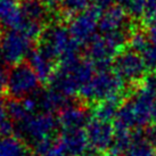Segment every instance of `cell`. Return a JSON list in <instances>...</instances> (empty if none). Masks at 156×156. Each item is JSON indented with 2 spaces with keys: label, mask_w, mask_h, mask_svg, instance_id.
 I'll return each instance as SVG.
<instances>
[{
  "label": "cell",
  "mask_w": 156,
  "mask_h": 156,
  "mask_svg": "<svg viewBox=\"0 0 156 156\" xmlns=\"http://www.w3.org/2000/svg\"><path fill=\"white\" fill-rule=\"evenodd\" d=\"M156 98V88L149 80L133 88L129 97L121 103L114 120L115 129L141 130L152 121L153 105Z\"/></svg>",
  "instance_id": "6da1fadb"
},
{
  "label": "cell",
  "mask_w": 156,
  "mask_h": 156,
  "mask_svg": "<svg viewBox=\"0 0 156 156\" xmlns=\"http://www.w3.org/2000/svg\"><path fill=\"white\" fill-rule=\"evenodd\" d=\"M128 94L126 82L109 67L97 69L95 74L79 92L84 103H99L104 100L123 101Z\"/></svg>",
  "instance_id": "7a4b0ae2"
},
{
  "label": "cell",
  "mask_w": 156,
  "mask_h": 156,
  "mask_svg": "<svg viewBox=\"0 0 156 156\" xmlns=\"http://www.w3.org/2000/svg\"><path fill=\"white\" fill-rule=\"evenodd\" d=\"M96 65L89 58L79 59L69 64H59L49 81L50 88L59 91L66 97L79 95V92L95 74Z\"/></svg>",
  "instance_id": "3957f363"
},
{
  "label": "cell",
  "mask_w": 156,
  "mask_h": 156,
  "mask_svg": "<svg viewBox=\"0 0 156 156\" xmlns=\"http://www.w3.org/2000/svg\"><path fill=\"white\" fill-rule=\"evenodd\" d=\"M130 31H117L111 33L96 34L87 47V58L97 69H105L111 65L119 52L128 47Z\"/></svg>",
  "instance_id": "277c9868"
},
{
  "label": "cell",
  "mask_w": 156,
  "mask_h": 156,
  "mask_svg": "<svg viewBox=\"0 0 156 156\" xmlns=\"http://www.w3.org/2000/svg\"><path fill=\"white\" fill-rule=\"evenodd\" d=\"M40 84L41 81L38 74L29 62L24 61L10 66L5 91L10 99H23L38 92Z\"/></svg>",
  "instance_id": "5b68a950"
},
{
  "label": "cell",
  "mask_w": 156,
  "mask_h": 156,
  "mask_svg": "<svg viewBox=\"0 0 156 156\" xmlns=\"http://www.w3.org/2000/svg\"><path fill=\"white\" fill-rule=\"evenodd\" d=\"M17 129L18 137L35 145L41 140L54 137L58 126V120L54 116V113L37 112L25 117L17 124H14Z\"/></svg>",
  "instance_id": "8992f818"
},
{
  "label": "cell",
  "mask_w": 156,
  "mask_h": 156,
  "mask_svg": "<svg viewBox=\"0 0 156 156\" xmlns=\"http://www.w3.org/2000/svg\"><path fill=\"white\" fill-rule=\"evenodd\" d=\"M113 69L132 88L140 86L147 80L148 67L140 52L124 48L113 61Z\"/></svg>",
  "instance_id": "52a82bcc"
},
{
  "label": "cell",
  "mask_w": 156,
  "mask_h": 156,
  "mask_svg": "<svg viewBox=\"0 0 156 156\" xmlns=\"http://www.w3.org/2000/svg\"><path fill=\"white\" fill-rule=\"evenodd\" d=\"M37 44L33 39L18 30H7L0 33V58L12 66L24 62Z\"/></svg>",
  "instance_id": "ba28073f"
},
{
  "label": "cell",
  "mask_w": 156,
  "mask_h": 156,
  "mask_svg": "<svg viewBox=\"0 0 156 156\" xmlns=\"http://www.w3.org/2000/svg\"><path fill=\"white\" fill-rule=\"evenodd\" d=\"M103 12L104 10L98 6L91 4L88 8L74 15L69 20V33L81 47L87 46L96 35V31L99 24V18Z\"/></svg>",
  "instance_id": "9c48e42d"
},
{
  "label": "cell",
  "mask_w": 156,
  "mask_h": 156,
  "mask_svg": "<svg viewBox=\"0 0 156 156\" xmlns=\"http://www.w3.org/2000/svg\"><path fill=\"white\" fill-rule=\"evenodd\" d=\"M86 132L92 149L100 153H107L114 141L116 130L112 122L92 117L86 126Z\"/></svg>",
  "instance_id": "30bf717a"
},
{
  "label": "cell",
  "mask_w": 156,
  "mask_h": 156,
  "mask_svg": "<svg viewBox=\"0 0 156 156\" xmlns=\"http://www.w3.org/2000/svg\"><path fill=\"white\" fill-rule=\"evenodd\" d=\"M130 15L121 5H112L104 9L99 18L98 30L100 33H111L117 31H132L136 27L130 22Z\"/></svg>",
  "instance_id": "8fae6325"
},
{
  "label": "cell",
  "mask_w": 156,
  "mask_h": 156,
  "mask_svg": "<svg viewBox=\"0 0 156 156\" xmlns=\"http://www.w3.org/2000/svg\"><path fill=\"white\" fill-rule=\"evenodd\" d=\"M58 139L67 156H83L90 148L86 128L62 130Z\"/></svg>",
  "instance_id": "7c38bea8"
},
{
  "label": "cell",
  "mask_w": 156,
  "mask_h": 156,
  "mask_svg": "<svg viewBox=\"0 0 156 156\" xmlns=\"http://www.w3.org/2000/svg\"><path fill=\"white\" fill-rule=\"evenodd\" d=\"M29 63L33 67L35 73L38 74L41 83H49L54 73L58 67V61L52 56L42 50L40 47L35 46L29 55Z\"/></svg>",
  "instance_id": "4fadbf2b"
},
{
  "label": "cell",
  "mask_w": 156,
  "mask_h": 156,
  "mask_svg": "<svg viewBox=\"0 0 156 156\" xmlns=\"http://www.w3.org/2000/svg\"><path fill=\"white\" fill-rule=\"evenodd\" d=\"M58 126L61 130L81 129L86 128L90 121V114L88 109L79 104H71L58 112Z\"/></svg>",
  "instance_id": "5bb4252c"
},
{
  "label": "cell",
  "mask_w": 156,
  "mask_h": 156,
  "mask_svg": "<svg viewBox=\"0 0 156 156\" xmlns=\"http://www.w3.org/2000/svg\"><path fill=\"white\" fill-rule=\"evenodd\" d=\"M24 18L18 0H0V26L8 30H18Z\"/></svg>",
  "instance_id": "9a60e30c"
},
{
  "label": "cell",
  "mask_w": 156,
  "mask_h": 156,
  "mask_svg": "<svg viewBox=\"0 0 156 156\" xmlns=\"http://www.w3.org/2000/svg\"><path fill=\"white\" fill-rule=\"evenodd\" d=\"M38 101H39L40 111L42 112H61L65 106L69 104V97L61 94L59 91L49 88L48 90L35 92Z\"/></svg>",
  "instance_id": "2e32d148"
},
{
  "label": "cell",
  "mask_w": 156,
  "mask_h": 156,
  "mask_svg": "<svg viewBox=\"0 0 156 156\" xmlns=\"http://www.w3.org/2000/svg\"><path fill=\"white\" fill-rule=\"evenodd\" d=\"M21 9L26 18L41 23L44 26L54 22L51 20L54 13H51L40 0H22Z\"/></svg>",
  "instance_id": "e0dca14e"
},
{
  "label": "cell",
  "mask_w": 156,
  "mask_h": 156,
  "mask_svg": "<svg viewBox=\"0 0 156 156\" xmlns=\"http://www.w3.org/2000/svg\"><path fill=\"white\" fill-rule=\"evenodd\" d=\"M30 153L21 137L0 136V156H26Z\"/></svg>",
  "instance_id": "ac0fdd59"
},
{
  "label": "cell",
  "mask_w": 156,
  "mask_h": 156,
  "mask_svg": "<svg viewBox=\"0 0 156 156\" xmlns=\"http://www.w3.org/2000/svg\"><path fill=\"white\" fill-rule=\"evenodd\" d=\"M121 103L122 101H117V100H104V101L96 103L92 107V115L96 119H99L103 121H114Z\"/></svg>",
  "instance_id": "d6986e66"
},
{
  "label": "cell",
  "mask_w": 156,
  "mask_h": 156,
  "mask_svg": "<svg viewBox=\"0 0 156 156\" xmlns=\"http://www.w3.org/2000/svg\"><path fill=\"white\" fill-rule=\"evenodd\" d=\"M122 156H156V147L148 141L143 134L138 137Z\"/></svg>",
  "instance_id": "ffe728a7"
},
{
  "label": "cell",
  "mask_w": 156,
  "mask_h": 156,
  "mask_svg": "<svg viewBox=\"0 0 156 156\" xmlns=\"http://www.w3.org/2000/svg\"><path fill=\"white\" fill-rule=\"evenodd\" d=\"M92 0H61V10L59 17L61 20H71L74 15L84 10L90 6Z\"/></svg>",
  "instance_id": "44dd1931"
},
{
  "label": "cell",
  "mask_w": 156,
  "mask_h": 156,
  "mask_svg": "<svg viewBox=\"0 0 156 156\" xmlns=\"http://www.w3.org/2000/svg\"><path fill=\"white\" fill-rule=\"evenodd\" d=\"M126 9L132 20H141L146 9V0H130Z\"/></svg>",
  "instance_id": "7402d4cb"
},
{
  "label": "cell",
  "mask_w": 156,
  "mask_h": 156,
  "mask_svg": "<svg viewBox=\"0 0 156 156\" xmlns=\"http://www.w3.org/2000/svg\"><path fill=\"white\" fill-rule=\"evenodd\" d=\"M141 21L147 26L156 23V0H146V9Z\"/></svg>",
  "instance_id": "603a6c76"
},
{
  "label": "cell",
  "mask_w": 156,
  "mask_h": 156,
  "mask_svg": "<svg viewBox=\"0 0 156 156\" xmlns=\"http://www.w3.org/2000/svg\"><path fill=\"white\" fill-rule=\"evenodd\" d=\"M144 59L146 61L149 69H156V44L149 41L147 47L141 52Z\"/></svg>",
  "instance_id": "cb8c5ba5"
},
{
  "label": "cell",
  "mask_w": 156,
  "mask_h": 156,
  "mask_svg": "<svg viewBox=\"0 0 156 156\" xmlns=\"http://www.w3.org/2000/svg\"><path fill=\"white\" fill-rule=\"evenodd\" d=\"M129 1L130 0H92V4L98 6L99 8L104 10V9H106L107 7L112 6V5H121L126 8V5L129 4Z\"/></svg>",
  "instance_id": "d4e9b609"
},
{
  "label": "cell",
  "mask_w": 156,
  "mask_h": 156,
  "mask_svg": "<svg viewBox=\"0 0 156 156\" xmlns=\"http://www.w3.org/2000/svg\"><path fill=\"white\" fill-rule=\"evenodd\" d=\"M42 4L47 7L51 13L58 14L59 16V10H61V0H40ZM61 18V17H59Z\"/></svg>",
  "instance_id": "484cf974"
},
{
  "label": "cell",
  "mask_w": 156,
  "mask_h": 156,
  "mask_svg": "<svg viewBox=\"0 0 156 156\" xmlns=\"http://www.w3.org/2000/svg\"><path fill=\"white\" fill-rule=\"evenodd\" d=\"M7 120H9L8 112H7V103L5 101L2 96L0 95V128Z\"/></svg>",
  "instance_id": "4316f807"
},
{
  "label": "cell",
  "mask_w": 156,
  "mask_h": 156,
  "mask_svg": "<svg viewBox=\"0 0 156 156\" xmlns=\"http://www.w3.org/2000/svg\"><path fill=\"white\" fill-rule=\"evenodd\" d=\"M145 138L156 147V123L154 126H149L147 130H146V132H145Z\"/></svg>",
  "instance_id": "83f0119b"
},
{
  "label": "cell",
  "mask_w": 156,
  "mask_h": 156,
  "mask_svg": "<svg viewBox=\"0 0 156 156\" xmlns=\"http://www.w3.org/2000/svg\"><path fill=\"white\" fill-rule=\"evenodd\" d=\"M7 74H8V71H5L2 67H0V94L6 90Z\"/></svg>",
  "instance_id": "f1b7e54d"
},
{
  "label": "cell",
  "mask_w": 156,
  "mask_h": 156,
  "mask_svg": "<svg viewBox=\"0 0 156 156\" xmlns=\"http://www.w3.org/2000/svg\"><path fill=\"white\" fill-rule=\"evenodd\" d=\"M146 33H147V37H148V39H149V41L156 44V23L148 26Z\"/></svg>",
  "instance_id": "f546056e"
},
{
  "label": "cell",
  "mask_w": 156,
  "mask_h": 156,
  "mask_svg": "<svg viewBox=\"0 0 156 156\" xmlns=\"http://www.w3.org/2000/svg\"><path fill=\"white\" fill-rule=\"evenodd\" d=\"M152 121L154 123H156V98L155 101H154V105H153V111H152Z\"/></svg>",
  "instance_id": "4dcf8cb0"
},
{
  "label": "cell",
  "mask_w": 156,
  "mask_h": 156,
  "mask_svg": "<svg viewBox=\"0 0 156 156\" xmlns=\"http://www.w3.org/2000/svg\"><path fill=\"white\" fill-rule=\"evenodd\" d=\"M148 80H149V81L154 84V87L156 88V69H155V72H154V74H153V76L151 79H148Z\"/></svg>",
  "instance_id": "1f68e13d"
}]
</instances>
